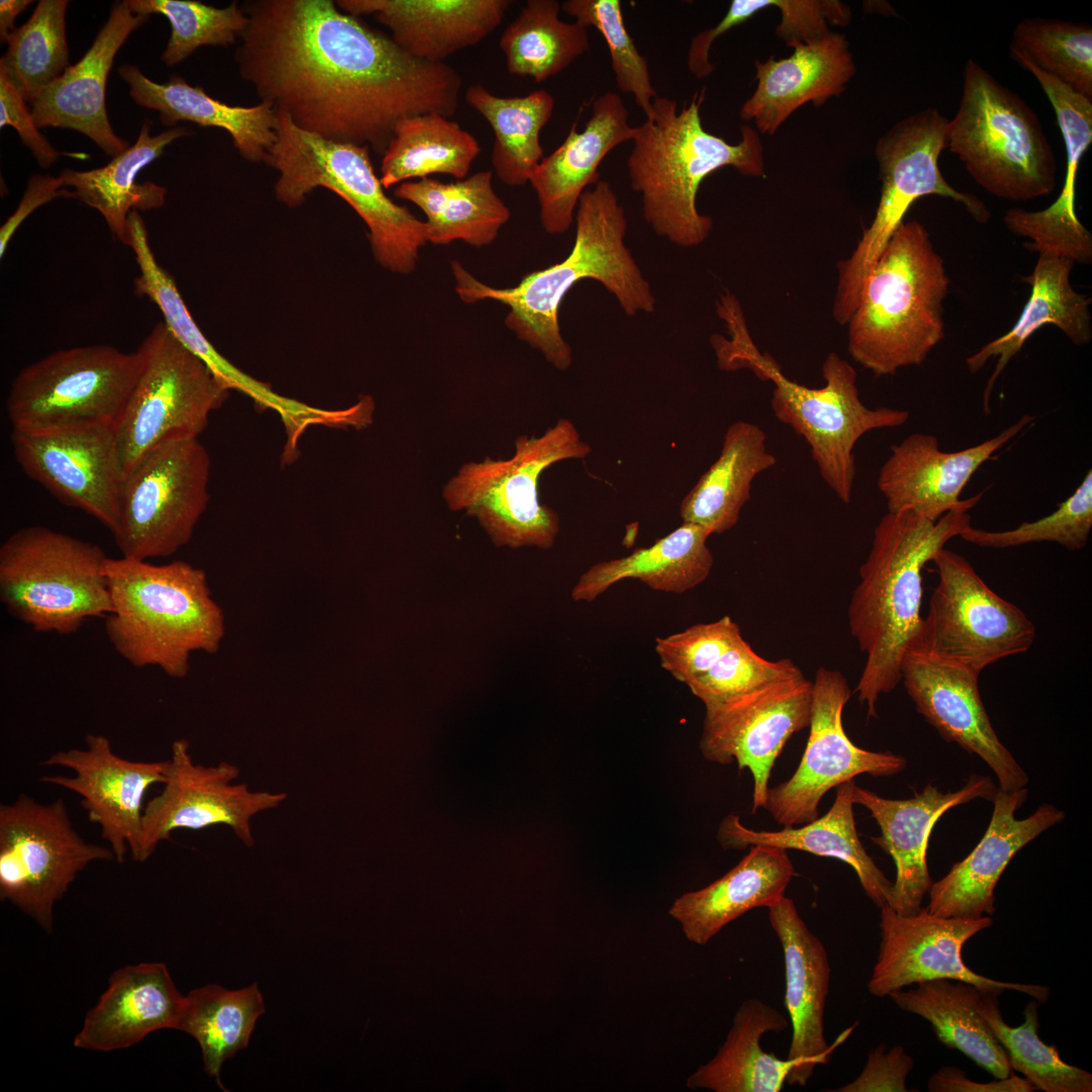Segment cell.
Returning a JSON list of instances; mask_svg holds the SVG:
<instances>
[{
    "mask_svg": "<svg viewBox=\"0 0 1092 1092\" xmlns=\"http://www.w3.org/2000/svg\"><path fill=\"white\" fill-rule=\"evenodd\" d=\"M141 369L139 351L109 345L60 350L12 380L6 411L12 430L52 432L112 427Z\"/></svg>",
    "mask_w": 1092,
    "mask_h": 1092,
    "instance_id": "5bb4252c",
    "label": "cell"
},
{
    "mask_svg": "<svg viewBox=\"0 0 1092 1092\" xmlns=\"http://www.w3.org/2000/svg\"><path fill=\"white\" fill-rule=\"evenodd\" d=\"M947 122L938 109L925 108L899 120L877 141L881 196L875 216L855 249L837 265L832 313L839 325H847L866 278L917 199L927 195L946 197L963 204L977 222L990 219L983 201L953 188L939 170L938 158L946 149Z\"/></svg>",
    "mask_w": 1092,
    "mask_h": 1092,
    "instance_id": "7c38bea8",
    "label": "cell"
},
{
    "mask_svg": "<svg viewBox=\"0 0 1092 1092\" xmlns=\"http://www.w3.org/2000/svg\"><path fill=\"white\" fill-rule=\"evenodd\" d=\"M809 736L793 776L768 788L764 809L783 826H798L819 816L823 796L833 788L868 774L890 777L907 760L891 751L875 752L855 745L845 733L842 714L851 691L838 670L819 667L815 673Z\"/></svg>",
    "mask_w": 1092,
    "mask_h": 1092,
    "instance_id": "ac0fdd59",
    "label": "cell"
},
{
    "mask_svg": "<svg viewBox=\"0 0 1092 1092\" xmlns=\"http://www.w3.org/2000/svg\"><path fill=\"white\" fill-rule=\"evenodd\" d=\"M85 748L52 753L41 764L71 769L72 776H43L42 783L77 794L88 820L100 828L101 837L115 860L135 854L142 832L145 796L165 780L166 760L133 761L116 754L110 740L89 733Z\"/></svg>",
    "mask_w": 1092,
    "mask_h": 1092,
    "instance_id": "7402d4cb",
    "label": "cell"
},
{
    "mask_svg": "<svg viewBox=\"0 0 1092 1092\" xmlns=\"http://www.w3.org/2000/svg\"><path fill=\"white\" fill-rule=\"evenodd\" d=\"M138 351L140 373L112 426L120 479L158 445L198 438L230 391L164 322L156 324Z\"/></svg>",
    "mask_w": 1092,
    "mask_h": 1092,
    "instance_id": "4fadbf2b",
    "label": "cell"
},
{
    "mask_svg": "<svg viewBox=\"0 0 1092 1092\" xmlns=\"http://www.w3.org/2000/svg\"><path fill=\"white\" fill-rule=\"evenodd\" d=\"M998 996L982 991L978 1009L1004 1049L1012 1071L1021 1073L1035 1090L1091 1092L1092 1075L1065 1063L1056 1045H1049L1040 1039L1037 1001L1033 999L1025 1006L1023 1022L1013 1027L1002 1017Z\"/></svg>",
    "mask_w": 1092,
    "mask_h": 1092,
    "instance_id": "681fc988",
    "label": "cell"
},
{
    "mask_svg": "<svg viewBox=\"0 0 1092 1092\" xmlns=\"http://www.w3.org/2000/svg\"><path fill=\"white\" fill-rule=\"evenodd\" d=\"M352 15H372L414 58L444 62L475 46L503 21L510 0H338Z\"/></svg>",
    "mask_w": 1092,
    "mask_h": 1092,
    "instance_id": "1f68e13d",
    "label": "cell"
},
{
    "mask_svg": "<svg viewBox=\"0 0 1092 1092\" xmlns=\"http://www.w3.org/2000/svg\"><path fill=\"white\" fill-rule=\"evenodd\" d=\"M767 909L769 924L784 954L785 1006L792 1025L787 1058L806 1060L814 1068L826 1065L857 1023L827 1043L824 1013L831 972L827 950L801 918L791 898L784 896Z\"/></svg>",
    "mask_w": 1092,
    "mask_h": 1092,
    "instance_id": "f546056e",
    "label": "cell"
},
{
    "mask_svg": "<svg viewBox=\"0 0 1092 1092\" xmlns=\"http://www.w3.org/2000/svg\"><path fill=\"white\" fill-rule=\"evenodd\" d=\"M149 15L131 11L126 0L115 3L109 17L82 59L70 66L30 103L38 128L77 130L112 158L130 147L112 129L105 106V89L113 60L129 34Z\"/></svg>",
    "mask_w": 1092,
    "mask_h": 1092,
    "instance_id": "83f0119b",
    "label": "cell"
},
{
    "mask_svg": "<svg viewBox=\"0 0 1092 1092\" xmlns=\"http://www.w3.org/2000/svg\"><path fill=\"white\" fill-rule=\"evenodd\" d=\"M98 545L42 526L12 533L0 547V601L35 632L70 635L111 609Z\"/></svg>",
    "mask_w": 1092,
    "mask_h": 1092,
    "instance_id": "30bf717a",
    "label": "cell"
},
{
    "mask_svg": "<svg viewBox=\"0 0 1092 1092\" xmlns=\"http://www.w3.org/2000/svg\"><path fill=\"white\" fill-rule=\"evenodd\" d=\"M776 8L781 12L777 36L790 48L823 38L831 32L829 24L851 20L849 7L837 0H777Z\"/></svg>",
    "mask_w": 1092,
    "mask_h": 1092,
    "instance_id": "91938a15",
    "label": "cell"
},
{
    "mask_svg": "<svg viewBox=\"0 0 1092 1092\" xmlns=\"http://www.w3.org/2000/svg\"><path fill=\"white\" fill-rule=\"evenodd\" d=\"M151 127L152 121L147 119L135 143L107 165L88 171L65 169L59 174L64 188H71L73 198L99 211L123 244L131 211L155 209L165 203L166 189L149 181L139 184V172L159 158L169 144L191 133L185 127L174 126L151 135Z\"/></svg>",
    "mask_w": 1092,
    "mask_h": 1092,
    "instance_id": "60d3db41",
    "label": "cell"
},
{
    "mask_svg": "<svg viewBox=\"0 0 1092 1092\" xmlns=\"http://www.w3.org/2000/svg\"><path fill=\"white\" fill-rule=\"evenodd\" d=\"M10 439L13 455L29 478L66 506L114 529L120 469L112 427L12 430Z\"/></svg>",
    "mask_w": 1092,
    "mask_h": 1092,
    "instance_id": "cb8c5ba5",
    "label": "cell"
},
{
    "mask_svg": "<svg viewBox=\"0 0 1092 1092\" xmlns=\"http://www.w3.org/2000/svg\"><path fill=\"white\" fill-rule=\"evenodd\" d=\"M1011 56L1038 82L1050 100L1065 143L1067 169L1064 186L1051 207L1062 214H1075V187L1083 155L1092 143V100L1043 73L1020 53Z\"/></svg>",
    "mask_w": 1092,
    "mask_h": 1092,
    "instance_id": "9f6ffc18",
    "label": "cell"
},
{
    "mask_svg": "<svg viewBox=\"0 0 1092 1092\" xmlns=\"http://www.w3.org/2000/svg\"><path fill=\"white\" fill-rule=\"evenodd\" d=\"M981 993L963 981L935 979L897 990L889 997L900 1009L927 1020L947 1049L962 1052L995 1079H1004L1012 1069L979 1012Z\"/></svg>",
    "mask_w": 1092,
    "mask_h": 1092,
    "instance_id": "ee69618b",
    "label": "cell"
},
{
    "mask_svg": "<svg viewBox=\"0 0 1092 1092\" xmlns=\"http://www.w3.org/2000/svg\"><path fill=\"white\" fill-rule=\"evenodd\" d=\"M263 1013L264 1000L257 983L238 990L209 984L185 996L178 1030L198 1042L204 1070L220 1089L225 1091L220 1080L223 1063L249 1045Z\"/></svg>",
    "mask_w": 1092,
    "mask_h": 1092,
    "instance_id": "7dc6e473",
    "label": "cell"
},
{
    "mask_svg": "<svg viewBox=\"0 0 1092 1092\" xmlns=\"http://www.w3.org/2000/svg\"><path fill=\"white\" fill-rule=\"evenodd\" d=\"M576 234L569 255L546 269L526 275L510 288H494L475 279L458 262L451 267L456 291L467 303L499 301L510 308L506 325L517 337L543 353L559 370L572 363V352L560 333L558 312L566 293L583 279L601 282L628 315L651 312L655 297L625 245L627 219L618 197L605 180L580 196L574 214Z\"/></svg>",
    "mask_w": 1092,
    "mask_h": 1092,
    "instance_id": "7a4b0ae2",
    "label": "cell"
},
{
    "mask_svg": "<svg viewBox=\"0 0 1092 1092\" xmlns=\"http://www.w3.org/2000/svg\"><path fill=\"white\" fill-rule=\"evenodd\" d=\"M717 313L728 332V336L711 337L719 368L748 369L760 380L774 384L770 407L775 417L805 439L824 482L848 504L855 478L853 449L857 441L871 431L904 425L910 413L866 406L859 397L854 368L836 353L828 354L822 364V387L812 388L790 379L770 354L757 348L733 294L720 296Z\"/></svg>",
    "mask_w": 1092,
    "mask_h": 1092,
    "instance_id": "277c9868",
    "label": "cell"
},
{
    "mask_svg": "<svg viewBox=\"0 0 1092 1092\" xmlns=\"http://www.w3.org/2000/svg\"><path fill=\"white\" fill-rule=\"evenodd\" d=\"M1028 796L1026 788L1005 792L998 788L992 801L990 823L971 853L932 883L926 906L939 917L978 919L995 912V887L1013 856L1046 829L1064 821L1065 813L1052 804L1040 805L1030 816L1015 812Z\"/></svg>",
    "mask_w": 1092,
    "mask_h": 1092,
    "instance_id": "4316f807",
    "label": "cell"
},
{
    "mask_svg": "<svg viewBox=\"0 0 1092 1092\" xmlns=\"http://www.w3.org/2000/svg\"><path fill=\"white\" fill-rule=\"evenodd\" d=\"M236 61L261 101L299 128L383 155L396 123L452 117L462 79L445 62L412 57L332 0H253Z\"/></svg>",
    "mask_w": 1092,
    "mask_h": 1092,
    "instance_id": "6da1fadb",
    "label": "cell"
},
{
    "mask_svg": "<svg viewBox=\"0 0 1092 1092\" xmlns=\"http://www.w3.org/2000/svg\"><path fill=\"white\" fill-rule=\"evenodd\" d=\"M948 286L926 228L903 221L866 278L847 323L852 359L877 377L921 365L944 338Z\"/></svg>",
    "mask_w": 1092,
    "mask_h": 1092,
    "instance_id": "52a82bcc",
    "label": "cell"
},
{
    "mask_svg": "<svg viewBox=\"0 0 1092 1092\" xmlns=\"http://www.w3.org/2000/svg\"><path fill=\"white\" fill-rule=\"evenodd\" d=\"M709 536L703 527L682 523L648 547L590 566L573 586L571 598L575 602H594L613 584L628 578L654 590L686 593L702 583L712 570Z\"/></svg>",
    "mask_w": 1092,
    "mask_h": 1092,
    "instance_id": "ab89813d",
    "label": "cell"
},
{
    "mask_svg": "<svg viewBox=\"0 0 1092 1092\" xmlns=\"http://www.w3.org/2000/svg\"><path fill=\"white\" fill-rule=\"evenodd\" d=\"M32 1L28 0H1L0 1V36L4 41L14 27V21Z\"/></svg>",
    "mask_w": 1092,
    "mask_h": 1092,
    "instance_id": "003e7915",
    "label": "cell"
},
{
    "mask_svg": "<svg viewBox=\"0 0 1092 1092\" xmlns=\"http://www.w3.org/2000/svg\"><path fill=\"white\" fill-rule=\"evenodd\" d=\"M793 54L764 62L756 60V88L739 111L741 119L753 120L760 133L772 135L802 105L819 107L839 96L856 68L846 37L830 32L816 41L799 44Z\"/></svg>",
    "mask_w": 1092,
    "mask_h": 1092,
    "instance_id": "4dcf8cb0",
    "label": "cell"
},
{
    "mask_svg": "<svg viewBox=\"0 0 1092 1092\" xmlns=\"http://www.w3.org/2000/svg\"><path fill=\"white\" fill-rule=\"evenodd\" d=\"M930 1092H1032L1035 1088L1025 1079L1012 1073L1004 1079L988 1083L970 1080L966 1072L956 1067H942L927 1084Z\"/></svg>",
    "mask_w": 1092,
    "mask_h": 1092,
    "instance_id": "03108f58",
    "label": "cell"
},
{
    "mask_svg": "<svg viewBox=\"0 0 1092 1092\" xmlns=\"http://www.w3.org/2000/svg\"><path fill=\"white\" fill-rule=\"evenodd\" d=\"M106 574L105 634L129 664L183 678L193 653L217 652L225 619L204 570L181 560L157 565L122 556L108 557Z\"/></svg>",
    "mask_w": 1092,
    "mask_h": 1092,
    "instance_id": "8992f818",
    "label": "cell"
},
{
    "mask_svg": "<svg viewBox=\"0 0 1092 1092\" xmlns=\"http://www.w3.org/2000/svg\"><path fill=\"white\" fill-rule=\"evenodd\" d=\"M27 104L11 78L0 68V127L9 125L15 128L37 163L48 168L61 154L39 132Z\"/></svg>",
    "mask_w": 1092,
    "mask_h": 1092,
    "instance_id": "94428289",
    "label": "cell"
},
{
    "mask_svg": "<svg viewBox=\"0 0 1092 1092\" xmlns=\"http://www.w3.org/2000/svg\"><path fill=\"white\" fill-rule=\"evenodd\" d=\"M561 10L585 27H595L604 37L611 56L618 89L634 96L646 119L653 114L657 93L651 83L646 59L628 33L619 0H567Z\"/></svg>",
    "mask_w": 1092,
    "mask_h": 1092,
    "instance_id": "db71d44e",
    "label": "cell"
},
{
    "mask_svg": "<svg viewBox=\"0 0 1092 1092\" xmlns=\"http://www.w3.org/2000/svg\"><path fill=\"white\" fill-rule=\"evenodd\" d=\"M66 0H40L29 19L7 35L0 60L15 86L30 104L71 65L66 36Z\"/></svg>",
    "mask_w": 1092,
    "mask_h": 1092,
    "instance_id": "f907efd6",
    "label": "cell"
},
{
    "mask_svg": "<svg viewBox=\"0 0 1092 1092\" xmlns=\"http://www.w3.org/2000/svg\"><path fill=\"white\" fill-rule=\"evenodd\" d=\"M490 171L441 182L433 178L400 183L394 196L416 204L427 217L428 242L445 245L463 241L474 247L489 245L511 212L496 195Z\"/></svg>",
    "mask_w": 1092,
    "mask_h": 1092,
    "instance_id": "7bdbcfd3",
    "label": "cell"
},
{
    "mask_svg": "<svg viewBox=\"0 0 1092 1092\" xmlns=\"http://www.w3.org/2000/svg\"><path fill=\"white\" fill-rule=\"evenodd\" d=\"M560 10L556 0L526 2L499 39L509 73L540 83L588 51L587 27L578 21H563Z\"/></svg>",
    "mask_w": 1092,
    "mask_h": 1092,
    "instance_id": "c3c4849f",
    "label": "cell"
},
{
    "mask_svg": "<svg viewBox=\"0 0 1092 1092\" xmlns=\"http://www.w3.org/2000/svg\"><path fill=\"white\" fill-rule=\"evenodd\" d=\"M592 451L567 419L537 436H519L510 459L464 463L443 486L449 510L475 518L497 547L550 549L560 529L557 512L540 504L539 477L551 465Z\"/></svg>",
    "mask_w": 1092,
    "mask_h": 1092,
    "instance_id": "8fae6325",
    "label": "cell"
},
{
    "mask_svg": "<svg viewBox=\"0 0 1092 1092\" xmlns=\"http://www.w3.org/2000/svg\"><path fill=\"white\" fill-rule=\"evenodd\" d=\"M1034 421L1035 417L1023 415L995 437L954 452L941 451L937 438L923 433L892 445L878 477L888 512L908 510L936 522L950 511L971 510L983 492L967 499L960 496L973 474Z\"/></svg>",
    "mask_w": 1092,
    "mask_h": 1092,
    "instance_id": "d4e9b609",
    "label": "cell"
},
{
    "mask_svg": "<svg viewBox=\"0 0 1092 1092\" xmlns=\"http://www.w3.org/2000/svg\"><path fill=\"white\" fill-rule=\"evenodd\" d=\"M854 786V780L839 785L827 813L799 827L758 831L744 826L737 815L730 814L721 821L717 838L727 849L767 845L839 859L854 870L866 895L876 906H889L893 882L879 869L859 840L853 814Z\"/></svg>",
    "mask_w": 1092,
    "mask_h": 1092,
    "instance_id": "f35d334b",
    "label": "cell"
},
{
    "mask_svg": "<svg viewBox=\"0 0 1092 1092\" xmlns=\"http://www.w3.org/2000/svg\"><path fill=\"white\" fill-rule=\"evenodd\" d=\"M210 459L198 438L166 441L120 479L111 531L123 557H168L186 545L209 502Z\"/></svg>",
    "mask_w": 1092,
    "mask_h": 1092,
    "instance_id": "9a60e30c",
    "label": "cell"
},
{
    "mask_svg": "<svg viewBox=\"0 0 1092 1092\" xmlns=\"http://www.w3.org/2000/svg\"><path fill=\"white\" fill-rule=\"evenodd\" d=\"M880 910V950L868 983L872 995L885 997L921 982L950 979L997 995L1017 991L1037 1002L1048 1001L1046 986L996 981L973 972L964 963V944L992 925L990 916L939 917L926 907L911 916L900 915L889 906Z\"/></svg>",
    "mask_w": 1092,
    "mask_h": 1092,
    "instance_id": "44dd1931",
    "label": "cell"
},
{
    "mask_svg": "<svg viewBox=\"0 0 1092 1092\" xmlns=\"http://www.w3.org/2000/svg\"><path fill=\"white\" fill-rule=\"evenodd\" d=\"M70 197V190L64 188L59 176L35 174L30 177L26 190L15 211L0 229V257L2 258L18 226L36 208L57 197Z\"/></svg>",
    "mask_w": 1092,
    "mask_h": 1092,
    "instance_id": "e7e4bbea",
    "label": "cell"
},
{
    "mask_svg": "<svg viewBox=\"0 0 1092 1092\" xmlns=\"http://www.w3.org/2000/svg\"><path fill=\"white\" fill-rule=\"evenodd\" d=\"M813 684L804 673L705 705L700 750L719 764L737 762L753 780L752 813L763 808L777 758L810 724Z\"/></svg>",
    "mask_w": 1092,
    "mask_h": 1092,
    "instance_id": "ffe728a7",
    "label": "cell"
},
{
    "mask_svg": "<svg viewBox=\"0 0 1092 1092\" xmlns=\"http://www.w3.org/2000/svg\"><path fill=\"white\" fill-rule=\"evenodd\" d=\"M787 851L776 846H750L749 852L721 878L675 899L669 915L680 924L689 941L705 945L741 915L767 908L785 896L795 876Z\"/></svg>",
    "mask_w": 1092,
    "mask_h": 1092,
    "instance_id": "d590c367",
    "label": "cell"
},
{
    "mask_svg": "<svg viewBox=\"0 0 1092 1092\" xmlns=\"http://www.w3.org/2000/svg\"><path fill=\"white\" fill-rule=\"evenodd\" d=\"M742 639L738 624L724 616L715 622L696 624L680 632L657 637L655 651L661 667L687 685L709 670Z\"/></svg>",
    "mask_w": 1092,
    "mask_h": 1092,
    "instance_id": "680465c9",
    "label": "cell"
},
{
    "mask_svg": "<svg viewBox=\"0 0 1092 1092\" xmlns=\"http://www.w3.org/2000/svg\"><path fill=\"white\" fill-rule=\"evenodd\" d=\"M118 74L129 86V95L142 107L159 112L161 122L174 126L190 121L217 127L232 138L240 155L252 163H265L277 134V110L265 101L253 106H233L210 97L200 86H192L173 75L166 83L146 77L133 65H122Z\"/></svg>",
    "mask_w": 1092,
    "mask_h": 1092,
    "instance_id": "74e56055",
    "label": "cell"
},
{
    "mask_svg": "<svg viewBox=\"0 0 1092 1092\" xmlns=\"http://www.w3.org/2000/svg\"><path fill=\"white\" fill-rule=\"evenodd\" d=\"M240 772L226 761L208 766L195 763L189 742L175 740L166 760L163 789L145 805L140 842L131 859L146 861L178 829L225 825L245 845L252 846V818L279 807L287 795L251 791L246 784L236 783Z\"/></svg>",
    "mask_w": 1092,
    "mask_h": 1092,
    "instance_id": "d6986e66",
    "label": "cell"
},
{
    "mask_svg": "<svg viewBox=\"0 0 1092 1092\" xmlns=\"http://www.w3.org/2000/svg\"><path fill=\"white\" fill-rule=\"evenodd\" d=\"M788 1019L776 1008L757 998L739 1006L717 1054L701 1065L687 1080L691 1090L714 1092H780L785 1082L805 1086L814 1067L803 1059H780L766 1053L761 1038L768 1032H782Z\"/></svg>",
    "mask_w": 1092,
    "mask_h": 1092,
    "instance_id": "836d02e7",
    "label": "cell"
},
{
    "mask_svg": "<svg viewBox=\"0 0 1092 1092\" xmlns=\"http://www.w3.org/2000/svg\"><path fill=\"white\" fill-rule=\"evenodd\" d=\"M914 1066V1061L903 1046L895 1045L890 1050L880 1044L868 1057V1062L860 1075L838 1089L836 1092H906V1079Z\"/></svg>",
    "mask_w": 1092,
    "mask_h": 1092,
    "instance_id": "6125c7cd",
    "label": "cell"
},
{
    "mask_svg": "<svg viewBox=\"0 0 1092 1092\" xmlns=\"http://www.w3.org/2000/svg\"><path fill=\"white\" fill-rule=\"evenodd\" d=\"M583 130L574 122L564 142L544 157L529 182L534 188L543 229L551 235L567 232L587 186L599 181L598 169L617 146L633 141L637 126L628 123V110L617 93L608 91L593 102Z\"/></svg>",
    "mask_w": 1092,
    "mask_h": 1092,
    "instance_id": "f1b7e54d",
    "label": "cell"
},
{
    "mask_svg": "<svg viewBox=\"0 0 1092 1092\" xmlns=\"http://www.w3.org/2000/svg\"><path fill=\"white\" fill-rule=\"evenodd\" d=\"M480 150L470 132L441 113L408 116L396 123L382 155L380 181L387 189L433 174L464 179Z\"/></svg>",
    "mask_w": 1092,
    "mask_h": 1092,
    "instance_id": "f6af8a7d",
    "label": "cell"
},
{
    "mask_svg": "<svg viewBox=\"0 0 1092 1092\" xmlns=\"http://www.w3.org/2000/svg\"><path fill=\"white\" fill-rule=\"evenodd\" d=\"M705 88L680 110L676 101L656 97L653 114L637 126L627 161L630 184L642 196L643 214L654 232L680 247H695L710 235L713 220L697 207L703 180L724 167L764 177L763 145L751 126L729 144L703 127Z\"/></svg>",
    "mask_w": 1092,
    "mask_h": 1092,
    "instance_id": "5b68a950",
    "label": "cell"
},
{
    "mask_svg": "<svg viewBox=\"0 0 1092 1092\" xmlns=\"http://www.w3.org/2000/svg\"><path fill=\"white\" fill-rule=\"evenodd\" d=\"M946 149L995 197L1027 201L1056 187L1057 160L1038 117L973 60L965 65L959 107L947 122Z\"/></svg>",
    "mask_w": 1092,
    "mask_h": 1092,
    "instance_id": "9c48e42d",
    "label": "cell"
},
{
    "mask_svg": "<svg viewBox=\"0 0 1092 1092\" xmlns=\"http://www.w3.org/2000/svg\"><path fill=\"white\" fill-rule=\"evenodd\" d=\"M1092 529V470L1068 498L1052 514L1033 522H1023L1006 531H987L968 526L959 537L974 545L1005 549L1029 543L1054 542L1070 551L1083 549Z\"/></svg>",
    "mask_w": 1092,
    "mask_h": 1092,
    "instance_id": "11a10c76",
    "label": "cell"
},
{
    "mask_svg": "<svg viewBox=\"0 0 1092 1092\" xmlns=\"http://www.w3.org/2000/svg\"><path fill=\"white\" fill-rule=\"evenodd\" d=\"M465 100L493 130L491 164L497 178L509 186L529 182L544 158L540 133L552 116L553 96L536 90L523 97H499L473 84Z\"/></svg>",
    "mask_w": 1092,
    "mask_h": 1092,
    "instance_id": "bcb514c9",
    "label": "cell"
},
{
    "mask_svg": "<svg viewBox=\"0 0 1092 1092\" xmlns=\"http://www.w3.org/2000/svg\"><path fill=\"white\" fill-rule=\"evenodd\" d=\"M125 245L132 250L140 270L133 281L134 293L147 296L159 307L163 322L172 335L230 390H239L264 408L274 410L286 426L296 423L306 410L305 403L280 395L270 385L243 372L203 335L179 293L174 278L156 260L145 221L138 210L128 215Z\"/></svg>",
    "mask_w": 1092,
    "mask_h": 1092,
    "instance_id": "e575fe53",
    "label": "cell"
},
{
    "mask_svg": "<svg viewBox=\"0 0 1092 1092\" xmlns=\"http://www.w3.org/2000/svg\"><path fill=\"white\" fill-rule=\"evenodd\" d=\"M931 561L938 582L913 646L977 674L1002 658L1030 649L1035 639L1033 623L991 589L964 556L942 548Z\"/></svg>",
    "mask_w": 1092,
    "mask_h": 1092,
    "instance_id": "e0dca14e",
    "label": "cell"
},
{
    "mask_svg": "<svg viewBox=\"0 0 1092 1092\" xmlns=\"http://www.w3.org/2000/svg\"><path fill=\"white\" fill-rule=\"evenodd\" d=\"M802 673L793 660H768L756 653L743 638L709 670L687 686L705 706L741 695L770 681Z\"/></svg>",
    "mask_w": 1092,
    "mask_h": 1092,
    "instance_id": "6f0895ef",
    "label": "cell"
},
{
    "mask_svg": "<svg viewBox=\"0 0 1092 1092\" xmlns=\"http://www.w3.org/2000/svg\"><path fill=\"white\" fill-rule=\"evenodd\" d=\"M276 110L277 138L266 164L279 173L277 199L295 207L317 187L333 191L366 223L377 262L393 273L413 272L419 250L428 242L426 221L385 194L370 149L303 130L286 112Z\"/></svg>",
    "mask_w": 1092,
    "mask_h": 1092,
    "instance_id": "ba28073f",
    "label": "cell"
},
{
    "mask_svg": "<svg viewBox=\"0 0 1092 1092\" xmlns=\"http://www.w3.org/2000/svg\"><path fill=\"white\" fill-rule=\"evenodd\" d=\"M1010 50L1092 100V27L1085 22L1032 17L1018 22Z\"/></svg>",
    "mask_w": 1092,
    "mask_h": 1092,
    "instance_id": "816d5d0a",
    "label": "cell"
},
{
    "mask_svg": "<svg viewBox=\"0 0 1092 1092\" xmlns=\"http://www.w3.org/2000/svg\"><path fill=\"white\" fill-rule=\"evenodd\" d=\"M998 788L992 779L973 774L956 792H940L931 784L906 800H892L856 785L853 802L867 808L880 827L881 835L873 842L892 856L896 879L889 907L903 916L920 911L932 880L927 866V847L931 831L949 809L975 799L993 801Z\"/></svg>",
    "mask_w": 1092,
    "mask_h": 1092,
    "instance_id": "484cf974",
    "label": "cell"
},
{
    "mask_svg": "<svg viewBox=\"0 0 1092 1092\" xmlns=\"http://www.w3.org/2000/svg\"><path fill=\"white\" fill-rule=\"evenodd\" d=\"M1075 263L1064 257L1039 253L1033 271L1022 281L1031 291L1018 320L1004 335L982 346L966 359L971 373L979 372L990 359L997 358L994 372L983 393V408L990 412L992 390L1010 360L1025 342L1044 325H1054L1076 346L1092 340V298L1075 290L1070 277Z\"/></svg>",
    "mask_w": 1092,
    "mask_h": 1092,
    "instance_id": "8d00e7d4",
    "label": "cell"
},
{
    "mask_svg": "<svg viewBox=\"0 0 1092 1092\" xmlns=\"http://www.w3.org/2000/svg\"><path fill=\"white\" fill-rule=\"evenodd\" d=\"M185 996L164 963H141L116 970L107 989L87 1012L73 1039L75 1048L112 1052L148 1034L178 1029Z\"/></svg>",
    "mask_w": 1092,
    "mask_h": 1092,
    "instance_id": "d6a6232c",
    "label": "cell"
},
{
    "mask_svg": "<svg viewBox=\"0 0 1092 1092\" xmlns=\"http://www.w3.org/2000/svg\"><path fill=\"white\" fill-rule=\"evenodd\" d=\"M132 12L162 14L171 24V35L162 55L174 66L204 46L228 47L237 42L248 17L236 1L223 8L194 0H126Z\"/></svg>",
    "mask_w": 1092,
    "mask_h": 1092,
    "instance_id": "f5cc1de1",
    "label": "cell"
},
{
    "mask_svg": "<svg viewBox=\"0 0 1092 1092\" xmlns=\"http://www.w3.org/2000/svg\"><path fill=\"white\" fill-rule=\"evenodd\" d=\"M968 512L953 510L936 522L908 510L888 512L875 527L848 606L850 634L867 656L855 692L868 718L877 717L880 696L901 681L902 659L920 637L922 569L971 525Z\"/></svg>",
    "mask_w": 1092,
    "mask_h": 1092,
    "instance_id": "3957f363",
    "label": "cell"
},
{
    "mask_svg": "<svg viewBox=\"0 0 1092 1092\" xmlns=\"http://www.w3.org/2000/svg\"><path fill=\"white\" fill-rule=\"evenodd\" d=\"M979 675L959 664L912 646L901 663V680L916 711L946 742L982 758L999 789L1013 792L1028 776L1000 741L979 691Z\"/></svg>",
    "mask_w": 1092,
    "mask_h": 1092,
    "instance_id": "603a6c76",
    "label": "cell"
},
{
    "mask_svg": "<svg viewBox=\"0 0 1092 1092\" xmlns=\"http://www.w3.org/2000/svg\"><path fill=\"white\" fill-rule=\"evenodd\" d=\"M110 860L109 846L77 832L62 798L40 803L20 793L0 805V899L44 931L53 930L55 906L77 876L94 861Z\"/></svg>",
    "mask_w": 1092,
    "mask_h": 1092,
    "instance_id": "2e32d148",
    "label": "cell"
},
{
    "mask_svg": "<svg viewBox=\"0 0 1092 1092\" xmlns=\"http://www.w3.org/2000/svg\"><path fill=\"white\" fill-rule=\"evenodd\" d=\"M776 3L777 0H733L717 25L699 32L692 38L687 59L690 72L698 79L712 74L715 67L709 60V53L714 40L733 27L746 22L759 11L776 7Z\"/></svg>",
    "mask_w": 1092,
    "mask_h": 1092,
    "instance_id": "be15d7a7",
    "label": "cell"
},
{
    "mask_svg": "<svg viewBox=\"0 0 1092 1092\" xmlns=\"http://www.w3.org/2000/svg\"><path fill=\"white\" fill-rule=\"evenodd\" d=\"M776 463L764 431L749 422H734L725 433L719 457L681 500L682 523L699 525L710 535L732 529L750 497L752 481Z\"/></svg>",
    "mask_w": 1092,
    "mask_h": 1092,
    "instance_id": "b9f144b4",
    "label": "cell"
}]
</instances>
